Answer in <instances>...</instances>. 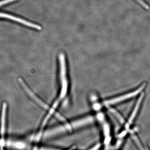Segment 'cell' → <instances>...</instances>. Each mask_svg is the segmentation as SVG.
Returning a JSON list of instances; mask_svg holds the SVG:
<instances>
[{"label":"cell","mask_w":150,"mask_h":150,"mask_svg":"<svg viewBox=\"0 0 150 150\" xmlns=\"http://www.w3.org/2000/svg\"><path fill=\"white\" fill-rule=\"evenodd\" d=\"M59 82H60V92L58 98L54 101L51 108L48 110L47 117L50 118L53 114L56 115L55 110L58 107L60 103L67 96L69 89V81L67 77V64L66 57L64 54L61 53L59 56Z\"/></svg>","instance_id":"obj_1"},{"label":"cell","mask_w":150,"mask_h":150,"mask_svg":"<svg viewBox=\"0 0 150 150\" xmlns=\"http://www.w3.org/2000/svg\"><path fill=\"white\" fill-rule=\"evenodd\" d=\"M93 121L94 118L93 116H86L48 130L44 133V137L49 138L56 135L65 134L67 132H71L88 125L92 123Z\"/></svg>","instance_id":"obj_2"},{"label":"cell","mask_w":150,"mask_h":150,"mask_svg":"<svg viewBox=\"0 0 150 150\" xmlns=\"http://www.w3.org/2000/svg\"><path fill=\"white\" fill-rule=\"evenodd\" d=\"M18 81L20 84L21 85L23 88L24 89L25 91L27 93V94L30 97V98L33 100H34L35 103H37L38 105H40L41 107L43 108L46 110H49L50 108L49 107L48 105L46 104L44 102L41 100L40 98H38V97L36 96L34 93L29 88L27 85L23 80L21 78H19L18 79Z\"/></svg>","instance_id":"obj_3"},{"label":"cell","mask_w":150,"mask_h":150,"mask_svg":"<svg viewBox=\"0 0 150 150\" xmlns=\"http://www.w3.org/2000/svg\"><path fill=\"white\" fill-rule=\"evenodd\" d=\"M0 18L11 20L13 21L17 22L19 23H22V24L28 26V27L32 28H35V29L38 30H40L41 29V26L38 25L34 24V23L26 21L21 18L16 17L8 14L0 13Z\"/></svg>","instance_id":"obj_4"},{"label":"cell","mask_w":150,"mask_h":150,"mask_svg":"<svg viewBox=\"0 0 150 150\" xmlns=\"http://www.w3.org/2000/svg\"><path fill=\"white\" fill-rule=\"evenodd\" d=\"M144 87L145 85H144L142 86L138 89L135 91L132 92L130 93L124 95L119 97L116 98H113V99L110 100L105 101L104 104L106 105L115 104V103H117L123 101L125 100L129 99V98H131L132 97L136 96L138 93H139L140 92L142 91V90L144 88Z\"/></svg>","instance_id":"obj_5"},{"label":"cell","mask_w":150,"mask_h":150,"mask_svg":"<svg viewBox=\"0 0 150 150\" xmlns=\"http://www.w3.org/2000/svg\"><path fill=\"white\" fill-rule=\"evenodd\" d=\"M7 104L6 103L3 104L2 109L1 121V134L4 136L5 131L6 112Z\"/></svg>","instance_id":"obj_6"},{"label":"cell","mask_w":150,"mask_h":150,"mask_svg":"<svg viewBox=\"0 0 150 150\" xmlns=\"http://www.w3.org/2000/svg\"><path fill=\"white\" fill-rule=\"evenodd\" d=\"M143 98V95L142 94V96H141V97H140L139 99L138 100L137 104L136 105V107H135V108H134V111L132 112V114H131V117H130V119H129V122H128V124H127V127H126L127 129L128 128V126H129V125L132 123L133 119H134V118H135L136 114H137V111H138V109H139L140 103H141V101H142Z\"/></svg>","instance_id":"obj_7"},{"label":"cell","mask_w":150,"mask_h":150,"mask_svg":"<svg viewBox=\"0 0 150 150\" xmlns=\"http://www.w3.org/2000/svg\"><path fill=\"white\" fill-rule=\"evenodd\" d=\"M135 1H137V3H139L144 8L146 9H148L149 8V6L147 4H146V3L144 1H143V0H135Z\"/></svg>","instance_id":"obj_8"},{"label":"cell","mask_w":150,"mask_h":150,"mask_svg":"<svg viewBox=\"0 0 150 150\" xmlns=\"http://www.w3.org/2000/svg\"><path fill=\"white\" fill-rule=\"evenodd\" d=\"M73 149H74V148H71V149H70L68 150H73Z\"/></svg>","instance_id":"obj_9"},{"label":"cell","mask_w":150,"mask_h":150,"mask_svg":"<svg viewBox=\"0 0 150 150\" xmlns=\"http://www.w3.org/2000/svg\"><path fill=\"white\" fill-rule=\"evenodd\" d=\"M33 150H38L37 148H35Z\"/></svg>","instance_id":"obj_10"}]
</instances>
